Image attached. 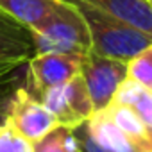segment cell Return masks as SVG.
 <instances>
[{
	"instance_id": "cell-14",
	"label": "cell",
	"mask_w": 152,
	"mask_h": 152,
	"mask_svg": "<svg viewBox=\"0 0 152 152\" xmlns=\"http://www.w3.org/2000/svg\"><path fill=\"white\" fill-rule=\"evenodd\" d=\"M34 145L16 132L6 120L0 124V152H32Z\"/></svg>"
},
{
	"instance_id": "cell-13",
	"label": "cell",
	"mask_w": 152,
	"mask_h": 152,
	"mask_svg": "<svg viewBox=\"0 0 152 152\" xmlns=\"http://www.w3.org/2000/svg\"><path fill=\"white\" fill-rule=\"evenodd\" d=\"M127 77L152 90V45L127 63Z\"/></svg>"
},
{
	"instance_id": "cell-9",
	"label": "cell",
	"mask_w": 152,
	"mask_h": 152,
	"mask_svg": "<svg viewBox=\"0 0 152 152\" xmlns=\"http://www.w3.org/2000/svg\"><path fill=\"white\" fill-rule=\"evenodd\" d=\"M100 11H106L152 38V7L147 0H81Z\"/></svg>"
},
{
	"instance_id": "cell-2",
	"label": "cell",
	"mask_w": 152,
	"mask_h": 152,
	"mask_svg": "<svg viewBox=\"0 0 152 152\" xmlns=\"http://www.w3.org/2000/svg\"><path fill=\"white\" fill-rule=\"evenodd\" d=\"M36 54H64L84 57L91 50V38L83 15L72 2L63 0L56 16L38 31H31Z\"/></svg>"
},
{
	"instance_id": "cell-12",
	"label": "cell",
	"mask_w": 152,
	"mask_h": 152,
	"mask_svg": "<svg viewBox=\"0 0 152 152\" xmlns=\"http://www.w3.org/2000/svg\"><path fill=\"white\" fill-rule=\"evenodd\" d=\"M31 34H13L0 31V63H27L34 56Z\"/></svg>"
},
{
	"instance_id": "cell-7",
	"label": "cell",
	"mask_w": 152,
	"mask_h": 152,
	"mask_svg": "<svg viewBox=\"0 0 152 152\" xmlns=\"http://www.w3.org/2000/svg\"><path fill=\"white\" fill-rule=\"evenodd\" d=\"M61 6L63 0H0V9L29 32L47 25Z\"/></svg>"
},
{
	"instance_id": "cell-3",
	"label": "cell",
	"mask_w": 152,
	"mask_h": 152,
	"mask_svg": "<svg viewBox=\"0 0 152 152\" xmlns=\"http://www.w3.org/2000/svg\"><path fill=\"white\" fill-rule=\"evenodd\" d=\"M6 122L32 145L61 127L52 111L41 100L34 99L23 86L15 90L6 111Z\"/></svg>"
},
{
	"instance_id": "cell-4",
	"label": "cell",
	"mask_w": 152,
	"mask_h": 152,
	"mask_svg": "<svg viewBox=\"0 0 152 152\" xmlns=\"http://www.w3.org/2000/svg\"><path fill=\"white\" fill-rule=\"evenodd\" d=\"M81 75L86 83L93 109L102 111L113 102L116 90L127 79V63L90 50L83 57Z\"/></svg>"
},
{
	"instance_id": "cell-19",
	"label": "cell",
	"mask_w": 152,
	"mask_h": 152,
	"mask_svg": "<svg viewBox=\"0 0 152 152\" xmlns=\"http://www.w3.org/2000/svg\"><path fill=\"white\" fill-rule=\"evenodd\" d=\"M63 129H64V127H63ZM64 152H81L79 147L75 145V140H73L70 129H64Z\"/></svg>"
},
{
	"instance_id": "cell-1",
	"label": "cell",
	"mask_w": 152,
	"mask_h": 152,
	"mask_svg": "<svg viewBox=\"0 0 152 152\" xmlns=\"http://www.w3.org/2000/svg\"><path fill=\"white\" fill-rule=\"evenodd\" d=\"M68 2L77 7L88 25L91 52L129 63L134 56L152 45V38L134 25L81 0H68Z\"/></svg>"
},
{
	"instance_id": "cell-8",
	"label": "cell",
	"mask_w": 152,
	"mask_h": 152,
	"mask_svg": "<svg viewBox=\"0 0 152 152\" xmlns=\"http://www.w3.org/2000/svg\"><path fill=\"white\" fill-rule=\"evenodd\" d=\"M88 132L91 134V138L102 145L104 148L111 150V152H147L141 147H138L118 125L116 122L111 118L107 109L102 111H95L91 115V118L86 122Z\"/></svg>"
},
{
	"instance_id": "cell-20",
	"label": "cell",
	"mask_w": 152,
	"mask_h": 152,
	"mask_svg": "<svg viewBox=\"0 0 152 152\" xmlns=\"http://www.w3.org/2000/svg\"><path fill=\"white\" fill-rule=\"evenodd\" d=\"M147 2H148V4H150V7H152V0H147Z\"/></svg>"
},
{
	"instance_id": "cell-11",
	"label": "cell",
	"mask_w": 152,
	"mask_h": 152,
	"mask_svg": "<svg viewBox=\"0 0 152 152\" xmlns=\"http://www.w3.org/2000/svg\"><path fill=\"white\" fill-rule=\"evenodd\" d=\"M111 115V118L116 122V125L138 145L141 147L143 150L147 152H152V140L143 125V122L138 118V115L129 107V106H124V104H118V102H111L107 107H106Z\"/></svg>"
},
{
	"instance_id": "cell-18",
	"label": "cell",
	"mask_w": 152,
	"mask_h": 152,
	"mask_svg": "<svg viewBox=\"0 0 152 152\" xmlns=\"http://www.w3.org/2000/svg\"><path fill=\"white\" fill-rule=\"evenodd\" d=\"M22 64L20 63H0V79H6L9 75H13V72H16Z\"/></svg>"
},
{
	"instance_id": "cell-16",
	"label": "cell",
	"mask_w": 152,
	"mask_h": 152,
	"mask_svg": "<svg viewBox=\"0 0 152 152\" xmlns=\"http://www.w3.org/2000/svg\"><path fill=\"white\" fill-rule=\"evenodd\" d=\"M18 86H20V79L16 75H9L6 79H0V116L6 115L9 100Z\"/></svg>"
},
{
	"instance_id": "cell-6",
	"label": "cell",
	"mask_w": 152,
	"mask_h": 152,
	"mask_svg": "<svg viewBox=\"0 0 152 152\" xmlns=\"http://www.w3.org/2000/svg\"><path fill=\"white\" fill-rule=\"evenodd\" d=\"M83 57L64 54H34L27 61L25 90L38 100L43 95L81 73Z\"/></svg>"
},
{
	"instance_id": "cell-5",
	"label": "cell",
	"mask_w": 152,
	"mask_h": 152,
	"mask_svg": "<svg viewBox=\"0 0 152 152\" xmlns=\"http://www.w3.org/2000/svg\"><path fill=\"white\" fill-rule=\"evenodd\" d=\"M41 102L52 111L59 125L64 129L79 127L81 124L88 122L95 113L86 83L81 73L66 81L64 84L48 90L43 95Z\"/></svg>"
},
{
	"instance_id": "cell-15",
	"label": "cell",
	"mask_w": 152,
	"mask_h": 152,
	"mask_svg": "<svg viewBox=\"0 0 152 152\" xmlns=\"http://www.w3.org/2000/svg\"><path fill=\"white\" fill-rule=\"evenodd\" d=\"M72 131V136L75 140V145L79 147L81 152H111L107 148H104L102 145H99L91 134L88 132V127H86V122L81 124L79 127H75V129H70Z\"/></svg>"
},
{
	"instance_id": "cell-10",
	"label": "cell",
	"mask_w": 152,
	"mask_h": 152,
	"mask_svg": "<svg viewBox=\"0 0 152 152\" xmlns=\"http://www.w3.org/2000/svg\"><path fill=\"white\" fill-rule=\"evenodd\" d=\"M113 102L129 106L138 115V118L143 122V125L152 140V90H148V88L141 86L140 83L127 77L116 90Z\"/></svg>"
},
{
	"instance_id": "cell-17",
	"label": "cell",
	"mask_w": 152,
	"mask_h": 152,
	"mask_svg": "<svg viewBox=\"0 0 152 152\" xmlns=\"http://www.w3.org/2000/svg\"><path fill=\"white\" fill-rule=\"evenodd\" d=\"M0 31H4V32H13V34H31L25 27H22V25L16 23L11 16H7L2 9H0Z\"/></svg>"
}]
</instances>
